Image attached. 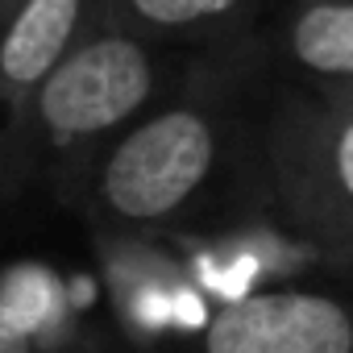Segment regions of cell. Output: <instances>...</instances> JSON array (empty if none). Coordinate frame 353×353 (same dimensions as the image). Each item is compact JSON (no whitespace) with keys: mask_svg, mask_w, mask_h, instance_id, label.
<instances>
[{"mask_svg":"<svg viewBox=\"0 0 353 353\" xmlns=\"http://www.w3.org/2000/svg\"><path fill=\"white\" fill-rule=\"evenodd\" d=\"M254 38L221 59H196L154 108L117 133L59 192L92 225L117 233H162L192 221L225 170L254 145L241 108V71Z\"/></svg>","mask_w":353,"mask_h":353,"instance_id":"cell-1","label":"cell"},{"mask_svg":"<svg viewBox=\"0 0 353 353\" xmlns=\"http://www.w3.org/2000/svg\"><path fill=\"white\" fill-rule=\"evenodd\" d=\"M192 353H353V291H245L200 324Z\"/></svg>","mask_w":353,"mask_h":353,"instance_id":"cell-4","label":"cell"},{"mask_svg":"<svg viewBox=\"0 0 353 353\" xmlns=\"http://www.w3.org/2000/svg\"><path fill=\"white\" fill-rule=\"evenodd\" d=\"M266 0H100V17L162 46H233L254 38Z\"/></svg>","mask_w":353,"mask_h":353,"instance_id":"cell-7","label":"cell"},{"mask_svg":"<svg viewBox=\"0 0 353 353\" xmlns=\"http://www.w3.org/2000/svg\"><path fill=\"white\" fill-rule=\"evenodd\" d=\"M254 170L270 208L320 258L353 274V92L287 83L254 125Z\"/></svg>","mask_w":353,"mask_h":353,"instance_id":"cell-3","label":"cell"},{"mask_svg":"<svg viewBox=\"0 0 353 353\" xmlns=\"http://www.w3.org/2000/svg\"><path fill=\"white\" fill-rule=\"evenodd\" d=\"M170 46L150 42L96 13L79 46L0 129V192L17 196L30 183L59 192L145 108H154L188 75Z\"/></svg>","mask_w":353,"mask_h":353,"instance_id":"cell-2","label":"cell"},{"mask_svg":"<svg viewBox=\"0 0 353 353\" xmlns=\"http://www.w3.org/2000/svg\"><path fill=\"white\" fill-rule=\"evenodd\" d=\"M262 63L287 71L307 92H353V0H279V13L254 30Z\"/></svg>","mask_w":353,"mask_h":353,"instance_id":"cell-5","label":"cell"},{"mask_svg":"<svg viewBox=\"0 0 353 353\" xmlns=\"http://www.w3.org/2000/svg\"><path fill=\"white\" fill-rule=\"evenodd\" d=\"M17 5H21V0H0V21H5V17L17 9Z\"/></svg>","mask_w":353,"mask_h":353,"instance_id":"cell-9","label":"cell"},{"mask_svg":"<svg viewBox=\"0 0 353 353\" xmlns=\"http://www.w3.org/2000/svg\"><path fill=\"white\" fill-rule=\"evenodd\" d=\"M100 13V0H21L0 21V108L5 121L54 75Z\"/></svg>","mask_w":353,"mask_h":353,"instance_id":"cell-6","label":"cell"},{"mask_svg":"<svg viewBox=\"0 0 353 353\" xmlns=\"http://www.w3.org/2000/svg\"><path fill=\"white\" fill-rule=\"evenodd\" d=\"M0 353H34V336L30 324L0 299Z\"/></svg>","mask_w":353,"mask_h":353,"instance_id":"cell-8","label":"cell"}]
</instances>
